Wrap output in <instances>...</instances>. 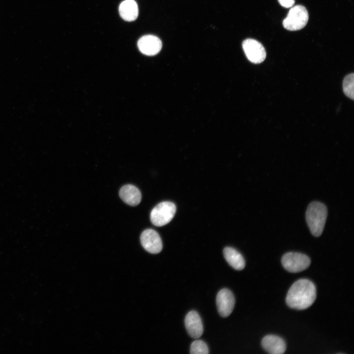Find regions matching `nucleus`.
Returning a JSON list of instances; mask_svg holds the SVG:
<instances>
[{
	"mask_svg": "<svg viewBox=\"0 0 354 354\" xmlns=\"http://www.w3.org/2000/svg\"><path fill=\"white\" fill-rule=\"evenodd\" d=\"M316 298V289L308 279H300L295 281L287 293L286 301L291 308L303 310L311 306Z\"/></svg>",
	"mask_w": 354,
	"mask_h": 354,
	"instance_id": "nucleus-1",
	"label": "nucleus"
},
{
	"mask_svg": "<svg viewBox=\"0 0 354 354\" xmlns=\"http://www.w3.org/2000/svg\"><path fill=\"white\" fill-rule=\"evenodd\" d=\"M327 214V208L322 203L313 202L308 206L305 214L306 220L314 236L318 237L322 234Z\"/></svg>",
	"mask_w": 354,
	"mask_h": 354,
	"instance_id": "nucleus-2",
	"label": "nucleus"
},
{
	"mask_svg": "<svg viewBox=\"0 0 354 354\" xmlns=\"http://www.w3.org/2000/svg\"><path fill=\"white\" fill-rule=\"evenodd\" d=\"M308 18V13L305 7L297 5L290 9L287 17L283 21V26L289 30H299L306 25Z\"/></svg>",
	"mask_w": 354,
	"mask_h": 354,
	"instance_id": "nucleus-3",
	"label": "nucleus"
},
{
	"mask_svg": "<svg viewBox=\"0 0 354 354\" xmlns=\"http://www.w3.org/2000/svg\"><path fill=\"white\" fill-rule=\"evenodd\" d=\"M176 211V206L173 203L162 202L157 204L151 210L150 221L156 226H163L171 221Z\"/></svg>",
	"mask_w": 354,
	"mask_h": 354,
	"instance_id": "nucleus-4",
	"label": "nucleus"
},
{
	"mask_svg": "<svg viewBox=\"0 0 354 354\" xmlns=\"http://www.w3.org/2000/svg\"><path fill=\"white\" fill-rule=\"evenodd\" d=\"M282 265L287 271L296 273L307 269L310 266L311 261L306 255L298 252H288L285 254L281 259Z\"/></svg>",
	"mask_w": 354,
	"mask_h": 354,
	"instance_id": "nucleus-5",
	"label": "nucleus"
},
{
	"mask_svg": "<svg viewBox=\"0 0 354 354\" xmlns=\"http://www.w3.org/2000/svg\"><path fill=\"white\" fill-rule=\"evenodd\" d=\"M242 48L248 59L254 63H260L266 58V52L263 45L256 40L248 38L243 41Z\"/></svg>",
	"mask_w": 354,
	"mask_h": 354,
	"instance_id": "nucleus-6",
	"label": "nucleus"
},
{
	"mask_svg": "<svg viewBox=\"0 0 354 354\" xmlns=\"http://www.w3.org/2000/svg\"><path fill=\"white\" fill-rule=\"evenodd\" d=\"M216 305L219 314L222 317L229 316L232 312L235 298L233 293L229 289H222L217 295Z\"/></svg>",
	"mask_w": 354,
	"mask_h": 354,
	"instance_id": "nucleus-7",
	"label": "nucleus"
},
{
	"mask_svg": "<svg viewBox=\"0 0 354 354\" xmlns=\"http://www.w3.org/2000/svg\"><path fill=\"white\" fill-rule=\"evenodd\" d=\"M143 247L148 252L157 254L162 249V242L159 234L155 230L148 229L144 231L140 237Z\"/></svg>",
	"mask_w": 354,
	"mask_h": 354,
	"instance_id": "nucleus-8",
	"label": "nucleus"
},
{
	"mask_svg": "<svg viewBox=\"0 0 354 354\" xmlns=\"http://www.w3.org/2000/svg\"><path fill=\"white\" fill-rule=\"evenodd\" d=\"M162 42L157 36L146 35L141 37L138 41V47L143 54L148 56L157 54L162 48Z\"/></svg>",
	"mask_w": 354,
	"mask_h": 354,
	"instance_id": "nucleus-9",
	"label": "nucleus"
},
{
	"mask_svg": "<svg viewBox=\"0 0 354 354\" xmlns=\"http://www.w3.org/2000/svg\"><path fill=\"white\" fill-rule=\"evenodd\" d=\"M185 325L189 335L193 338L200 337L204 331L202 320L195 311L189 312L185 318Z\"/></svg>",
	"mask_w": 354,
	"mask_h": 354,
	"instance_id": "nucleus-10",
	"label": "nucleus"
},
{
	"mask_svg": "<svg viewBox=\"0 0 354 354\" xmlns=\"http://www.w3.org/2000/svg\"><path fill=\"white\" fill-rule=\"evenodd\" d=\"M263 348L271 354H282L286 349L285 341L280 337L274 335L265 336L262 340Z\"/></svg>",
	"mask_w": 354,
	"mask_h": 354,
	"instance_id": "nucleus-11",
	"label": "nucleus"
},
{
	"mask_svg": "<svg viewBox=\"0 0 354 354\" xmlns=\"http://www.w3.org/2000/svg\"><path fill=\"white\" fill-rule=\"evenodd\" d=\"M120 198L127 205L137 206L141 202L142 196L138 188L131 184L122 186L119 192Z\"/></svg>",
	"mask_w": 354,
	"mask_h": 354,
	"instance_id": "nucleus-12",
	"label": "nucleus"
},
{
	"mask_svg": "<svg viewBox=\"0 0 354 354\" xmlns=\"http://www.w3.org/2000/svg\"><path fill=\"white\" fill-rule=\"evenodd\" d=\"M223 254L227 262L234 269L240 270L244 268L245 263L243 256L234 248L225 247Z\"/></svg>",
	"mask_w": 354,
	"mask_h": 354,
	"instance_id": "nucleus-13",
	"label": "nucleus"
},
{
	"mask_svg": "<svg viewBox=\"0 0 354 354\" xmlns=\"http://www.w3.org/2000/svg\"><path fill=\"white\" fill-rule=\"evenodd\" d=\"M119 13L121 18L126 21H133L138 16V7L134 0H125L119 6Z\"/></svg>",
	"mask_w": 354,
	"mask_h": 354,
	"instance_id": "nucleus-14",
	"label": "nucleus"
},
{
	"mask_svg": "<svg viewBox=\"0 0 354 354\" xmlns=\"http://www.w3.org/2000/svg\"><path fill=\"white\" fill-rule=\"evenodd\" d=\"M343 89L345 94L349 98L354 99V74L347 75L343 82Z\"/></svg>",
	"mask_w": 354,
	"mask_h": 354,
	"instance_id": "nucleus-15",
	"label": "nucleus"
},
{
	"mask_svg": "<svg viewBox=\"0 0 354 354\" xmlns=\"http://www.w3.org/2000/svg\"><path fill=\"white\" fill-rule=\"evenodd\" d=\"M209 353L206 344L201 340L193 341L190 346V353L192 354H207Z\"/></svg>",
	"mask_w": 354,
	"mask_h": 354,
	"instance_id": "nucleus-16",
	"label": "nucleus"
},
{
	"mask_svg": "<svg viewBox=\"0 0 354 354\" xmlns=\"http://www.w3.org/2000/svg\"><path fill=\"white\" fill-rule=\"evenodd\" d=\"M281 5L286 8H290L293 6L295 3V0H278Z\"/></svg>",
	"mask_w": 354,
	"mask_h": 354,
	"instance_id": "nucleus-17",
	"label": "nucleus"
}]
</instances>
